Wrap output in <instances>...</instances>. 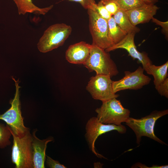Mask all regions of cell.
<instances>
[{
    "label": "cell",
    "instance_id": "1",
    "mask_svg": "<svg viewBox=\"0 0 168 168\" xmlns=\"http://www.w3.org/2000/svg\"><path fill=\"white\" fill-rule=\"evenodd\" d=\"M83 65L89 72L94 71L97 74L108 75L111 77L119 72L116 65L109 53L92 44L89 57Z\"/></svg>",
    "mask_w": 168,
    "mask_h": 168
},
{
    "label": "cell",
    "instance_id": "2",
    "mask_svg": "<svg viewBox=\"0 0 168 168\" xmlns=\"http://www.w3.org/2000/svg\"><path fill=\"white\" fill-rule=\"evenodd\" d=\"M8 127L13 138L11 158L15 168H33L32 135L29 131L20 138Z\"/></svg>",
    "mask_w": 168,
    "mask_h": 168
},
{
    "label": "cell",
    "instance_id": "3",
    "mask_svg": "<svg viewBox=\"0 0 168 168\" xmlns=\"http://www.w3.org/2000/svg\"><path fill=\"white\" fill-rule=\"evenodd\" d=\"M168 114V109L160 111L155 110L140 119L130 117L125 123L135 133L138 144H140L143 136L148 137L162 144H166L155 135L154 128L157 120Z\"/></svg>",
    "mask_w": 168,
    "mask_h": 168
},
{
    "label": "cell",
    "instance_id": "4",
    "mask_svg": "<svg viewBox=\"0 0 168 168\" xmlns=\"http://www.w3.org/2000/svg\"><path fill=\"white\" fill-rule=\"evenodd\" d=\"M72 31L71 27L65 23L50 26L44 31L37 44L38 50L46 53L62 46Z\"/></svg>",
    "mask_w": 168,
    "mask_h": 168
},
{
    "label": "cell",
    "instance_id": "5",
    "mask_svg": "<svg viewBox=\"0 0 168 168\" xmlns=\"http://www.w3.org/2000/svg\"><path fill=\"white\" fill-rule=\"evenodd\" d=\"M14 81L16 86V92L14 98L10 101L11 107L4 114H0V120L4 121L14 133L21 138L24 136L30 131L29 128L25 126L24 118L22 116L21 110L20 100L19 80Z\"/></svg>",
    "mask_w": 168,
    "mask_h": 168
},
{
    "label": "cell",
    "instance_id": "6",
    "mask_svg": "<svg viewBox=\"0 0 168 168\" xmlns=\"http://www.w3.org/2000/svg\"><path fill=\"white\" fill-rule=\"evenodd\" d=\"M102 102L101 106L96 110L97 117L102 123L120 126L130 117V110L124 108L116 98Z\"/></svg>",
    "mask_w": 168,
    "mask_h": 168
},
{
    "label": "cell",
    "instance_id": "7",
    "mask_svg": "<svg viewBox=\"0 0 168 168\" xmlns=\"http://www.w3.org/2000/svg\"><path fill=\"white\" fill-rule=\"evenodd\" d=\"M89 29L91 35L92 44L105 49L114 45L109 33L107 20L101 17L95 10L87 9Z\"/></svg>",
    "mask_w": 168,
    "mask_h": 168
},
{
    "label": "cell",
    "instance_id": "8",
    "mask_svg": "<svg viewBox=\"0 0 168 168\" xmlns=\"http://www.w3.org/2000/svg\"><path fill=\"white\" fill-rule=\"evenodd\" d=\"M111 77L108 75L96 74L90 78L86 90L94 99L102 102L119 97L113 91Z\"/></svg>",
    "mask_w": 168,
    "mask_h": 168
},
{
    "label": "cell",
    "instance_id": "9",
    "mask_svg": "<svg viewBox=\"0 0 168 168\" xmlns=\"http://www.w3.org/2000/svg\"><path fill=\"white\" fill-rule=\"evenodd\" d=\"M86 136L92 152L100 158H104L96 151L95 142L100 135L112 130H116L120 133H124L126 128L124 125L105 124L100 122L97 117H92L88 121L86 125Z\"/></svg>",
    "mask_w": 168,
    "mask_h": 168
},
{
    "label": "cell",
    "instance_id": "10",
    "mask_svg": "<svg viewBox=\"0 0 168 168\" xmlns=\"http://www.w3.org/2000/svg\"><path fill=\"white\" fill-rule=\"evenodd\" d=\"M142 67L139 66L134 71H125L124 76L121 79L112 82V87L114 93L125 90H137L148 84L151 79L144 74Z\"/></svg>",
    "mask_w": 168,
    "mask_h": 168
},
{
    "label": "cell",
    "instance_id": "11",
    "mask_svg": "<svg viewBox=\"0 0 168 168\" xmlns=\"http://www.w3.org/2000/svg\"><path fill=\"white\" fill-rule=\"evenodd\" d=\"M135 34L128 33L126 36L120 42L105 50L109 52L118 49L126 50L128 54L133 59H137L142 64V68L149 75V67L152 63V61L145 52H140L137 49L134 41Z\"/></svg>",
    "mask_w": 168,
    "mask_h": 168
},
{
    "label": "cell",
    "instance_id": "12",
    "mask_svg": "<svg viewBox=\"0 0 168 168\" xmlns=\"http://www.w3.org/2000/svg\"><path fill=\"white\" fill-rule=\"evenodd\" d=\"M159 7L155 4H143L125 11L132 23L134 26L147 22L156 15Z\"/></svg>",
    "mask_w": 168,
    "mask_h": 168
},
{
    "label": "cell",
    "instance_id": "13",
    "mask_svg": "<svg viewBox=\"0 0 168 168\" xmlns=\"http://www.w3.org/2000/svg\"><path fill=\"white\" fill-rule=\"evenodd\" d=\"M91 45L83 41L70 45L66 52V60L71 63L83 64L89 57Z\"/></svg>",
    "mask_w": 168,
    "mask_h": 168
},
{
    "label": "cell",
    "instance_id": "14",
    "mask_svg": "<svg viewBox=\"0 0 168 168\" xmlns=\"http://www.w3.org/2000/svg\"><path fill=\"white\" fill-rule=\"evenodd\" d=\"M37 130L32 133V148L33 168H44L46 159L45 152L47 144L53 140L52 137L40 140L35 135Z\"/></svg>",
    "mask_w": 168,
    "mask_h": 168
},
{
    "label": "cell",
    "instance_id": "15",
    "mask_svg": "<svg viewBox=\"0 0 168 168\" xmlns=\"http://www.w3.org/2000/svg\"><path fill=\"white\" fill-rule=\"evenodd\" d=\"M17 8L19 15H25L29 13L37 15H44L53 7L51 5L44 8H40L33 3L32 0H13Z\"/></svg>",
    "mask_w": 168,
    "mask_h": 168
},
{
    "label": "cell",
    "instance_id": "16",
    "mask_svg": "<svg viewBox=\"0 0 168 168\" xmlns=\"http://www.w3.org/2000/svg\"><path fill=\"white\" fill-rule=\"evenodd\" d=\"M113 17L117 24L128 33L136 34L140 31L139 28L132 23L125 11L119 9Z\"/></svg>",
    "mask_w": 168,
    "mask_h": 168
},
{
    "label": "cell",
    "instance_id": "17",
    "mask_svg": "<svg viewBox=\"0 0 168 168\" xmlns=\"http://www.w3.org/2000/svg\"><path fill=\"white\" fill-rule=\"evenodd\" d=\"M168 61L163 64L156 66L152 64L149 67V75L154 77V84L156 89L168 77Z\"/></svg>",
    "mask_w": 168,
    "mask_h": 168
},
{
    "label": "cell",
    "instance_id": "18",
    "mask_svg": "<svg viewBox=\"0 0 168 168\" xmlns=\"http://www.w3.org/2000/svg\"><path fill=\"white\" fill-rule=\"evenodd\" d=\"M109 35L114 45L121 41L128 33L122 29L116 23L113 16L107 20Z\"/></svg>",
    "mask_w": 168,
    "mask_h": 168
},
{
    "label": "cell",
    "instance_id": "19",
    "mask_svg": "<svg viewBox=\"0 0 168 168\" xmlns=\"http://www.w3.org/2000/svg\"><path fill=\"white\" fill-rule=\"evenodd\" d=\"M115 3L120 9L126 11L145 3L142 0H109Z\"/></svg>",
    "mask_w": 168,
    "mask_h": 168
},
{
    "label": "cell",
    "instance_id": "20",
    "mask_svg": "<svg viewBox=\"0 0 168 168\" xmlns=\"http://www.w3.org/2000/svg\"><path fill=\"white\" fill-rule=\"evenodd\" d=\"M11 133L8 125L0 124V148H4L10 145Z\"/></svg>",
    "mask_w": 168,
    "mask_h": 168
},
{
    "label": "cell",
    "instance_id": "21",
    "mask_svg": "<svg viewBox=\"0 0 168 168\" xmlns=\"http://www.w3.org/2000/svg\"><path fill=\"white\" fill-rule=\"evenodd\" d=\"M95 11L101 17L107 20L109 19L112 16L105 8L101 0L96 4Z\"/></svg>",
    "mask_w": 168,
    "mask_h": 168
},
{
    "label": "cell",
    "instance_id": "22",
    "mask_svg": "<svg viewBox=\"0 0 168 168\" xmlns=\"http://www.w3.org/2000/svg\"><path fill=\"white\" fill-rule=\"evenodd\" d=\"M106 9L112 15L114 14L119 9L114 2L109 0H101Z\"/></svg>",
    "mask_w": 168,
    "mask_h": 168
},
{
    "label": "cell",
    "instance_id": "23",
    "mask_svg": "<svg viewBox=\"0 0 168 168\" xmlns=\"http://www.w3.org/2000/svg\"><path fill=\"white\" fill-rule=\"evenodd\" d=\"M69 1L79 3L81 6L86 9H91L95 10L96 4L95 0H68Z\"/></svg>",
    "mask_w": 168,
    "mask_h": 168
},
{
    "label": "cell",
    "instance_id": "24",
    "mask_svg": "<svg viewBox=\"0 0 168 168\" xmlns=\"http://www.w3.org/2000/svg\"><path fill=\"white\" fill-rule=\"evenodd\" d=\"M161 95L168 98V78H167L156 89Z\"/></svg>",
    "mask_w": 168,
    "mask_h": 168
},
{
    "label": "cell",
    "instance_id": "25",
    "mask_svg": "<svg viewBox=\"0 0 168 168\" xmlns=\"http://www.w3.org/2000/svg\"><path fill=\"white\" fill-rule=\"evenodd\" d=\"M46 164L50 168H66L65 166L59 163L58 161L53 159L50 157L46 156Z\"/></svg>",
    "mask_w": 168,
    "mask_h": 168
},
{
    "label": "cell",
    "instance_id": "26",
    "mask_svg": "<svg viewBox=\"0 0 168 168\" xmlns=\"http://www.w3.org/2000/svg\"><path fill=\"white\" fill-rule=\"evenodd\" d=\"M152 22L160 26L162 28V31L167 37L168 36V21H161L158 20L152 17L151 19Z\"/></svg>",
    "mask_w": 168,
    "mask_h": 168
},
{
    "label": "cell",
    "instance_id": "27",
    "mask_svg": "<svg viewBox=\"0 0 168 168\" xmlns=\"http://www.w3.org/2000/svg\"><path fill=\"white\" fill-rule=\"evenodd\" d=\"M146 3L155 4L157 2L158 0H142Z\"/></svg>",
    "mask_w": 168,
    "mask_h": 168
}]
</instances>
